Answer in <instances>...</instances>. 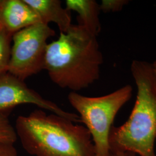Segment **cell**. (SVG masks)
Masks as SVG:
<instances>
[{
	"mask_svg": "<svg viewBox=\"0 0 156 156\" xmlns=\"http://www.w3.org/2000/svg\"><path fill=\"white\" fill-rule=\"evenodd\" d=\"M102 63L97 37L79 24H72L47 45L44 69L53 83L76 92L98 80Z\"/></svg>",
	"mask_w": 156,
	"mask_h": 156,
	"instance_id": "cell-1",
	"label": "cell"
},
{
	"mask_svg": "<svg viewBox=\"0 0 156 156\" xmlns=\"http://www.w3.org/2000/svg\"><path fill=\"white\" fill-rule=\"evenodd\" d=\"M15 131L23 147L34 156H95L94 144L85 126L38 109L19 116Z\"/></svg>",
	"mask_w": 156,
	"mask_h": 156,
	"instance_id": "cell-2",
	"label": "cell"
},
{
	"mask_svg": "<svg viewBox=\"0 0 156 156\" xmlns=\"http://www.w3.org/2000/svg\"><path fill=\"white\" fill-rule=\"evenodd\" d=\"M131 72L137 88L136 101L128 120L120 126H112L109 151L156 156V81L151 64L134 60Z\"/></svg>",
	"mask_w": 156,
	"mask_h": 156,
	"instance_id": "cell-3",
	"label": "cell"
},
{
	"mask_svg": "<svg viewBox=\"0 0 156 156\" xmlns=\"http://www.w3.org/2000/svg\"><path fill=\"white\" fill-rule=\"evenodd\" d=\"M132 94L133 88L128 84L100 97H87L74 91L68 94L70 104L91 135L95 156H109V138L114 120Z\"/></svg>",
	"mask_w": 156,
	"mask_h": 156,
	"instance_id": "cell-4",
	"label": "cell"
},
{
	"mask_svg": "<svg viewBox=\"0 0 156 156\" xmlns=\"http://www.w3.org/2000/svg\"><path fill=\"white\" fill-rule=\"evenodd\" d=\"M55 34L49 24L43 23L14 34L8 73L24 81L44 69L47 40Z\"/></svg>",
	"mask_w": 156,
	"mask_h": 156,
	"instance_id": "cell-5",
	"label": "cell"
},
{
	"mask_svg": "<svg viewBox=\"0 0 156 156\" xmlns=\"http://www.w3.org/2000/svg\"><path fill=\"white\" fill-rule=\"evenodd\" d=\"M23 104L35 105L74 123H81L78 114L66 111L55 102L45 99L28 88L24 81L9 73L0 76V112L9 113L15 107Z\"/></svg>",
	"mask_w": 156,
	"mask_h": 156,
	"instance_id": "cell-6",
	"label": "cell"
},
{
	"mask_svg": "<svg viewBox=\"0 0 156 156\" xmlns=\"http://www.w3.org/2000/svg\"><path fill=\"white\" fill-rule=\"evenodd\" d=\"M38 23V15L24 0H0V30L13 35Z\"/></svg>",
	"mask_w": 156,
	"mask_h": 156,
	"instance_id": "cell-7",
	"label": "cell"
},
{
	"mask_svg": "<svg viewBox=\"0 0 156 156\" xmlns=\"http://www.w3.org/2000/svg\"><path fill=\"white\" fill-rule=\"evenodd\" d=\"M38 15L42 23H55L60 33H66L72 26L70 12L59 0H24Z\"/></svg>",
	"mask_w": 156,
	"mask_h": 156,
	"instance_id": "cell-8",
	"label": "cell"
},
{
	"mask_svg": "<svg viewBox=\"0 0 156 156\" xmlns=\"http://www.w3.org/2000/svg\"><path fill=\"white\" fill-rule=\"evenodd\" d=\"M67 11L78 13L79 24L82 26L90 33L97 37L101 30L99 18L100 5L94 0H66Z\"/></svg>",
	"mask_w": 156,
	"mask_h": 156,
	"instance_id": "cell-9",
	"label": "cell"
},
{
	"mask_svg": "<svg viewBox=\"0 0 156 156\" xmlns=\"http://www.w3.org/2000/svg\"><path fill=\"white\" fill-rule=\"evenodd\" d=\"M12 35L0 30V76L8 72Z\"/></svg>",
	"mask_w": 156,
	"mask_h": 156,
	"instance_id": "cell-10",
	"label": "cell"
},
{
	"mask_svg": "<svg viewBox=\"0 0 156 156\" xmlns=\"http://www.w3.org/2000/svg\"><path fill=\"white\" fill-rule=\"evenodd\" d=\"M9 113L0 112V143L15 144L17 140L15 128L9 120Z\"/></svg>",
	"mask_w": 156,
	"mask_h": 156,
	"instance_id": "cell-11",
	"label": "cell"
},
{
	"mask_svg": "<svg viewBox=\"0 0 156 156\" xmlns=\"http://www.w3.org/2000/svg\"><path fill=\"white\" fill-rule=\"evenodd\" d=\"M128 2L127 0H102L100 5V9L104 13L117 12L122 10Z\"/></svg>",
	"mask_w": 156,
	"mask_h": 156,
	"instance_id": "cell-12",
	"label": "cell"
},
{
	"mask_svg": "<svg viewBox=\"0 0 156 156\" xmlns=\"http://www.w3.org/2000/svg\"><path fill=\"white\" fill-rule=\"evenodd\" d=\"M0 156H17L14 144L0 143Z\"/></svg>",
	"mask_w": 156,
	"mask_h": 156,
	"instance_id": "cell-13",
	"label": "cell"
},
{
	"mask_svg": "<svg viewBox=\"0 0 156 156\" xmlns=\"http://www.w3.org/2000/svg\"><path fill=\"white\" fill-rule=\"evenodd\" d=\"M109 156H137L135 154L127 152V151H109Z\"/></svg>",
	"mask_w": 156,
	"mask_h": 156,
	"instance_id": "cell-14",
	"label": "cell"
},
{
	"mask_svg": "<svg viewBox=\"0 0 156 156\" xmlns=\"http://www.w3.org/2000/svg\"><path fill=\"white\" fill-rule=\"evenodd\" d=\"M151 64L153 72V74L156 81V60L153 64Z\"/></svg>",
	"mask_w": 156,
	"mask_h": 156,
	"instance_id": "cell-15",
	"label": "cell"
}]
</instances>
